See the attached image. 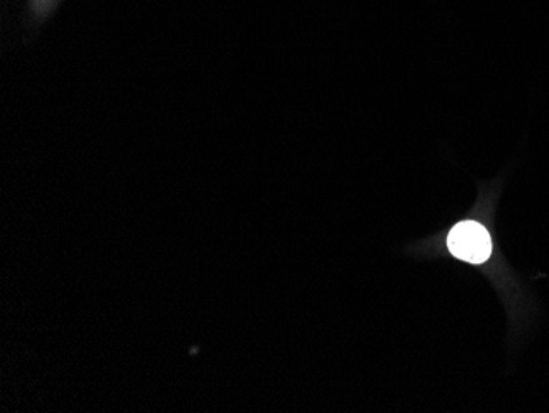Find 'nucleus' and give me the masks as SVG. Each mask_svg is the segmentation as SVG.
Wrapping results in <instances>:
<instances>
[{"label":"nucleus","instance_id":"1","mask_svg":"<svg viewBox=\"0 0 549 413\" xmlns=\"http://www.w3.org/2000/svg\"><path fill=\"white\" fill-rule=\"evenodd\" d=\"M449 250L466 262L482 264L490 258L492 241L487 229L481 224L466 221L460 223L449 233Z\"/></svg>","mask_w":549,"mask_h":413}]
</instances>
